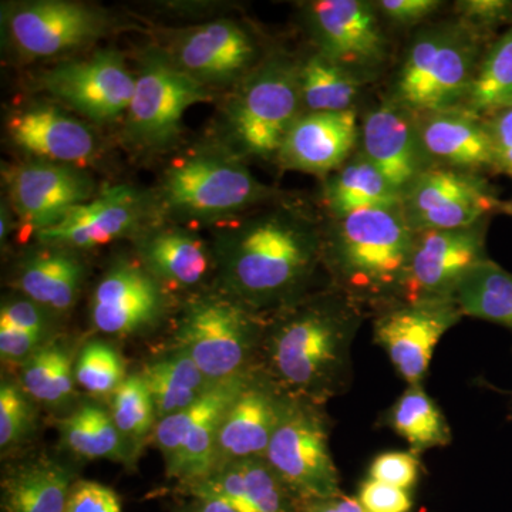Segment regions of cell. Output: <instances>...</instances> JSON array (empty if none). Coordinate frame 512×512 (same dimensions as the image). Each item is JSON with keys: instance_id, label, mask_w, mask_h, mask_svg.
Listing matches in <instances>:
<instances>
[{"instance_id": "6da1fadb", "label": "cell", "mask_w": 512, "mask_h": 512, "mask_svg": "<svg viewBox=\"0 0 512 512\" xmlns=\"http://www.w3.org/2000/svg\"><path fill=\"white\" fill-rule=\"evenodd\" d=\"M323 244L318 225L305 212L292 207L261 212L221 235L225 284L252 305L282 301L312 274Z\"/></svg>"}, {"instance_id": "7a4b0ae2", "label": "cell", "mask_w": 512, "mask_h": 512, "mask_svg": "<svg viewBox=\"0 0 512 512\" xmlns=\"http://www.w3.org/2000/svg\"><path fill=\"white\" fill-rule=\"evenodd\" d=\"M414 237L402 205L367 208L333 220L323 254L350 301L399 302Z\"/></svg>"}, {"instance_id": "3957f363", "label": "cell", "mask_w": 512, "mask_h": 512, "mask_svg": "<svg viewBox=\"0 0 512 512\" xmlns=\"http://www.w3.org/2000/svg\"><path fill=\"white\" fill-rule=\"evenodd\" d=\"M484 40L458 19L420 30L407 47L389 99L416 117L463 109Z\"/></svg>"}, {"instance_id": "277c9868", "label": "cell", "mask_w": 512, "mask_h": 512, "mask_svg": "<svg viewBox=\"0 0 512 512\" xmlns=\"http://www.w3.org/2000/svg\"><path fill=\"white\" fill-rule=\"evenodd\" d=\"M359 325L356 303L345 295L296 311L272 336V363L282 382L329 393L349 370L350 343Z\"/></svg>"}, {"instance_id": "5b68a950", "label": "cell", "mask_w": 512, "mask_h": 512, "mask_svg": "<svg viewBox=\"0 0 512 512\" xmlns=\"http://www.w3.org/2000/svg\"><path fill=\"white\" fill-rule=\"evenodd\" d=\"M275 191L256 180L231 148L204 147L177 158L165 171L160 200L181 220L214 222L237 217Z\"/></svg>"}, {"instance_id": "8992f818", "label": "cell", "mask_w": 512, "mask_h": 512, "mask_svg": "<svg viewBox=\"0 0 512 512\" xmlns=\"http://www.w3.org/2000/svg\"><path fill=\"white\" fill-rule=\"evenodd\" d=\"M299 67L291 57L271 56L237 84L224 124L239 153L264 160L278 157L289 130L305 113Z\"/></svg>"}, {"instance_id": "52a82bcc", "label": "cell", "mask_w": 512, "mask_h": 512, "mask_svg": "<svg viewBox=\"0 0 512 512\" xmlns=\"http://www.w3.org/2000/svg\"><path fill=\"white\" fill-rule=\"evenodd\" d=\"M210 97L207 87L177 67L164 49L147 50L124 117V134L133 146L163 150L180 136L187 110Z\"/></svg>"}, {"instance_id": "ba28073f", "label": "cell", "mask_w": 512, "mask_h": 512, "mask_svg": "<svg viewBox=\"0 0 512 512\" xmlns=\"http://www.w3.org/2000/svg\"><path fill=\"white\" fill-rule=\"evenodd\" d=\"M248 383L244 373L214 383L192 406L158 421L154 441L167 460L168 476L188 485L211 476L222 420Z\"/></svg>"}, {"instance_id": "9c48e42d", "label": "cell", "mask_w": 512, "mask_h": 512, "mask_svg": "<svg viewBox=\"0 0 512 512\" xmlns=\"http://www.w3.org/2000/svg\"><path fill=\"white\" fill-rule=\"evenodd\" d=\"M265 460L292 493L308 501L340 494L328 429L312 406L289 402L266 450Z\"/></svg>"}, {"instance_id": "30bf717a", "label": "cell", "mask_w": 512, "mask_h": 512, "mask_svg": "<svg viewBox=\"0 0 512 512\" xmlns=\"http://www.w3.org/2000/svg\"><path fill=\"white\" fill-rule=\"evenodd\" d=\"M303 20L316 52L369 82L389 57L375 2L315 0L303 6Z\"/></svg>"}, {"instance_id": "8fae6325", "label": "cell", "mask_w": 512, "mask_h": 512, "mask_svg": "<svg viewBox=\"0 0 512 512\" xmlns=\"http://www.w3.org/2000/svg\"><path fill=\"white\" fill-rule=\"evenodd\" d=\"M484 174L431 167L402 195V211L414 234L433 229L471 227L488 220L501 205Z\"/></svg>"}, {"instance_id": "7c38bea8", "label": "cell", "mask_w": 512, "mask_h": 512, "mask_svg": "<svg viewBox=\"0 0 512 512\" xmlns=\"http://www.w3.org/2000/svg\"><path fill=\"white\" fill-rule=\"evenodd\" d=\"M255 323L231 299L202 298L185 312L177 340L211 383L242 373L254 343Z\"/></svg>"}, {"instance_id": "4fadbf2b", "label": "cell", "mask_w": 512, "mask_h": 512, "mask_svg": "<svg viewBox=\"0 0 512 512\" xmlns=\"http://www.w3.org/2000/svg\"><path fill=\"white\" fill-rule=\"evenodd\" d=\"M10 45L28 59H46L90 45L109 28L106 15L72 0H35L3 8Z\"/></svg>"}, {"instance_id": "5bb4252c", "label": "cell", "mask_w": 512, "mask_h": 512, "mask_svg": "<svg viewBox=\"0 0 512 512\" xmlns=\"http://www.w3.org/2000/svg\"><path fill=\"white\" fill-rule=\"evenodd\" d=\"M488 222L416 234L399 303L453 299L468 272L488 259Z\"/></svg>"}, {"instance_id": "9a60e30c", "label": "cell", "mask_w": 512, "mask_h": 512, "mask_svg": "<svg viewBox=\"0 0 512 512\" xmlns=\"http://www.w3.org/2000/svg\"><path fill=\"white\" fill-rule=\"evenodd\" d=\"M42 89L94 123L126 117L136 89L123 55L100 50L84 59L64 62L42 76Z\"/></svg>"}, {"instance_id": "2e32d148", "label": "cell", "mask_w": 512, "mask_h": 512, "mask_svg": "<svg viewBox=\"0 0 512 512\" xmlns=\"http://www.w3.org/2000/svg\"><path fill=\"white\" fill-rule=\"evenodd\" d=\"M461 316L454 299L397 303L376 319L375 340L404 382L419 386L429 372L436 346Z\"/></svg>"}, {"instance_id": "e0dca14e", "label": "cell", "mask_w": 512, "mask_h": 512, "mask_svg": "<svg viewBox=\"0 0 512 512\" xmlns=\"http://www.w3.org/2000/svg\"><path fill=\"white\" fill-rule=\"evenodd\" d=\"M164 50L177 67L207 89L239 84L258 66L254 37L234 20L177 30Z\"/></svg>"}, {"instance_id": "ac0fdd59", "label": "cell", "mask_w": 512, "mask_h": 512, "mask_svg": "<svg viewBox=\"0 0 512 512\" xmlns=\"http://www.w3.org/2000/svg\"><path fill=\"white\" fill-rule=\"evenodd\" d=\"M3 178L10 205L29 234L53 227L73 208L92 200L96 187L82 168L39 158L9 167Z\"/></svg>"}, {"instance_id": "d6986e66", "label": "cell", "mask_w": 512, "mask_h": 512, "mask_svg": "<svg viewBox=\"0 0 512 512\" xmlns=\"http://www.w3.org/2000/svg\"><path fill=\"white\" fill-rule=\"evenodd\" d=\"M147 214L148 202L141 192L128 185H113L36 235L49 247L96 248L138 231Z\"/></svg>"}, {"instance_id": "ffe728a7", "label": "cell", "mask_w": 512, "mask_h": 512, "mask_svg": "<svg viewBox=\"0 0 512 512\" xmlns=\"http://www.w3.org/2000/svg\"><path fill=\"white\" fill-rule=\"evenodd\" d=\"M360 153L400 194L430 165L421 147L417 117L392 99L367 111L360 126Z\"/></svg>"}, {"instance_id": "44dd1931", "label": "cell", "mask_w": 512, "mask_h": 512, "mask_svg": "<svg viewBox=\"0 0 512 512\" xmlns=\"http://www.w3.org/2000/svg\"><path fill=\"white\" fill-rule=\"evenodd\" d=\"M163 308L160 282L147 269L119 262L94 289L93 325L106 335H130L153 325Z\"/></svg>"}, {"instance_id": "7402d4cb", "label": "cell", "mask_w": 512, "mask_h": 512, "mask_svg": "<svg viewBox=\"0 0 512 512\" xmlns=\"http://www.w3.org/2000/svg\"><path fill=\"white\" fill-rule=\"evenodd\" d=\"M359 137L356 109L303 113L289 130L278 160L288 170L329 177L352 158Z\"/></svg>"}, {"instance_id": "603a6c76", "label": "cell", "mask_w": 512, "mask_h": 512, "mask_svg": "<svg viewBox=\"0 0 512 512\" xmlns=\"http://www.w3.org/2000/svg\"><path fill=\"white\" fill-rule=\"evenodd\" d=\"M421 147L431 167L468 173L495 171L487 121L466 109L417 117Z\"/></svg>"}, {"instance_id": "cb8c5ba5", "label": "cell", "mask_w": 512, "mask_h": 512, "mask_svg": "<svg viewBox=\"0 0 512 512\" xmlns=\"http://www.w3.org/2000/svg\"><path fill=\"white\" fill-rule=\"evenodd\" d=\"M13 143L39 160L79 165L96 156L97 140L83 121L50 104H37L8 121Z\"/></svg>"}, {"instance_id": "d4e9b609", "label": "cell", "mask_w": 512, "mask_h": 512, "mask_svg": "<svg viewBox=\"0 0 512 512\" xmlns=\"http://www.w3.org/2000/svg\"><path fill=\"white\" fill-rule=\"evenodd\" d=\"M288 404L274 390L248 383L222 420L215 468L245 458H265Z\"/></svg>"}, {"instance_id": "484cf974", "label": "cell", "mask_w": 512, "mask_h": 512, "mask_svg": "<svg viewBox=\"0 0 512 512\" xmlns=\"http://www.w3.org/2000/svg\"><path fill=\"white\" fill-rule=\"evenodd\" d=\"M197 498H214L237 512H295L292 491L264 457L245 458L215 468L211 476L190 485Z\"/></svg>"}, {"instance_id": "4316f807", "label": "cell", "mask_w": 512, "mask_h": 512, "mask_svg": "<svg viewBox=\"0 0 512 512\" xmlns=\"http://www.w3.org/2000/svg\"><path fill=\"white\" fill-rule=\"evenodd\" d=\"M83 275L82 261L72 249L46 245L20 265L18 286L43 309L66 312L76 302Z\"/></svg>"}, {"instance_id": "83f0119b", "label": "cell", "mask_w": 512, "mask_h": 512, "mask_svg": "<svg viewBox=\"0 0 512 512\" xmlns=\"http://www.w3.org/2000/svg\"><path fill=\"white\" fill-rule=\"evenodd\" d=\"M138 252L154 278L174 285L198 284L210 268L204 242L184 228L148 229L138 239Z\"/></svg>"}, {"instance_id": "f1b7e54d", "label": "cell", "mask_w": 512, "mask_h": 512, "mask_svg": "<svg viewBox=\"0 0 512 512\" xmlns=\"http://www.w3.org/2000/svg\"><path fill=\"white\" fill-rule=\"evenodd\" d=\"M72 473L59 461L39 457L13 468L2 481L3 512H64Z\"/></svg>"}, {"instance_id": "f546056e", "label": "cell", "mask_w": 512, "mask_h": 512, "mask_svg": "<svg viewBox=\"0 0 512 512\" xmlns=\"http://www.w3.org/2000/svg\"><path fill=\"white\" fill-rule=\"evenodd\" d=\"M322 200L333 220H339L367 208L396 207L402 194L359 151L326 178Z\"/></svg>"}, {"instance_id": "4dcf8cb0", "label": "cell", "mask_w": 512, "mask_h": 512, "mask_svg": "<svg viewBox=\"0 0 512 512\" xmlns=\"http://www.w3.org/2000/svg\"><path fill=\"white\" fill-rule=\"evenodd\" d=\"M305 113H342L355 109L365 80L342 64L315 52L299 67Z\"/></svg>"}, {"instance_id": "1f68e13d", "label": "cell", "mask_w": 512, "mask_h": 512, "mask_svg": "<svg viewBox=\"0 0 512 512\" xmlns=\"http://www.w3.org/2000/svg\"><path fill=\"white\" fill-rule=\"evenodd\" d=\"M141 376L153 396L158 421L183 412L201 399L214 384L195 365L194 360L181 350L173 356L150 363Z\"/></svg>"}, {"instance_id": "d6a6232c", "label": "cell", "mask_w": 512, "mask_h": 512, "mask_svg": "<svg viewBox=\"0 0 512 512\" xmlns=\"http://www.w3.org/2000/svg\"><path fill=\"white\" fill-rule=\"evenodd\" d=\"M453 299L463 315L512 329V274L491 259L468 272Z\"/></svg>"}, {"instance_id": "836d02e7", "label": "cell", "mask_w": 512, "mask_h": 512, "mask_svg": "<svg viewBox=\"0 0 512 512\" xmlns=\"http://www.w3.org/2000/svg\"><path fill=\"white\" fill-rule=\"evenodd\" d=\"M508 107H512V23L485 47L463 109L487 119Z\"/></svg>"}, {"instance_id": "e575fe53", "label": "cell", "mask_w": 512, "mask_h": 512, "mask_svg": "<svg viewBox=\"0 0 512 512\" xmlns=\"http://www.w3.org/2000/svg\"><path fill=\"white\" fill-rule=\"evenodd\" d=\"M387 424L407 440L413 453L447 446L451 441L443 413L421 384L409 386L397 399L387 414Z\"/></svg>"}, {"instance_id": "d590c367", "label": "cell", "mask_w": 512, "mask_h": 512, "mask_svg": "<svg viewBox=\"0 0 512 512\" xmlns=\"http://www.w3.org/2000/svg\"><path fill=\"white\" fill-rule=\"evenodd\" d=\"M59 430L64 446L76 456L89 460H126L123 434L117 429L111 414L99 406L84 404L60 420Z\"/></svg>"}, {"instance_id": "8d00e7d4", "label": "cell", "mask_w": 512, "mask_h": 512, "mask_svg": "<svg viewBox=\"0 0 512 512\" xmlns=\"http://www.w3.org/2000/svg\"><path fill=\"white\" fill-rule=\"evenodd\" d=\"M20 382L23 392L36 402L49 406L66 403L73 394L72 356L55 343L42 346L23 363Z\"/></svg>"}, {"instance_id": "74e56055", "label": "cell", "mask_w": 512, "mask_h": 512, "mask_svg": "<svg viewBox=\"0 0 512 512\" xmlns=\"http://www.w3.org/2000/svg\"><path fill=\"white\" fill-rule=\"evenodd\" d=\"M111 417L123 437L141 439L156 430V404L143 376H128L120 384L113 394Z\"/></svg>"}, {"instance_id": "f35d334b", "label": "cell", "mask_w": 512, "mask_h": 512, "mask_svg": "<svg viewBox=\"0 0 512 512\" xmlns=\"http://www.w3.org/2000/svg\"><path fill=\"white\" fill-rule=\"evenodd\" d=\"M76 382L94 396L116 393L126 379V367L116 349L104 342H92L84 346L76 367Z\"/></svg>"}, {"instance_id": "ab89813d", "label": "cell", "mask_w": 512, "mask_h": 512, "mask_svg": "<svg viewBox=\"0 0 512 512\" xmlns=\"http://www.w3.org/2000/svg\"><path fill=\"white\" fill-rule=\"evenodd\" d=\"M35 414L28 394L16 384L3 382L0 387V447L15 446L32 429Z\"/></svg>"}, {"instance_id": "60d3db41", "label": "cell", "mask_w": 512, "mask_h": 512, "mask_svg": "<svg viewBox=\"0 0 512 512\" xmlns=\"http://www.w3.org/2000/svg\"><path fill=\"white\" fill-rule=\"evenodd\" d=\"M456 19L487 39L490 33L512 23V2L507 0H460L454 5Z\"/></svg>"}, {"instance_id": "b9f144b4", "label": "cell", "mask_w": 512, "mask_h": 512, "mask_svg": "<svg viewBox=\"0 0 512 512\" xmlns=\"http://www.w3.org/2000/svg\"><path fill=\"white\" fill-rule=\"evenodd\" d=\"M370 478L409 491L419 480L420 463L416 453L390 451L380 454L370 466Z\"/></svg>"}, {"instance_id": "7bdbcfd3", "label": "cell", "mask_w": 512, "mask_h": 512, "mask_svg": "<svg viewBox=\"0 0 512 512\" xmlns=\"http://www.w3.org/2000/svg\"><path fill=\"white\" fill-rule=\"evenodd\" d=\"M64 512H121L119 495L96 481L72 485Z\"/></svg>"}, {"instance_id": "ee69618b", "label": "cell", "mask_w": 512, "mask_h": 512, "mask_svg": "<svg viewBox=\"0 0 512 512\" xmlns=\"http://www.w3.org/2000/svg\"><path fill=\"white\" fill-rule=\"evenodd\" d=\"M357 500L367 512H410L413 507L409 491L373 478L360 485Z\"/></svg>"}, {"instance_id": "f6af8a7d", "label": "cell", "mask_w": 512, "mask_h": 512, "mask_svg": "<svg viewBox=\"0 0 512 512\" xmlns=\"http://www.w3.org/2000/svg\"><path fill=\"white\" fill-rule=\"evenodd\" d=\"M380 18L396 26H416L440 9L439 0H379L375 2Z\"/></svg>"}, {"instance_id": "bcb514c9", "label": "cell", "mask_w": 512, "mask_h": 512, "mask_svg": "<svg viewBox=\"0 0 512 512\" xmlns=\"http://www.w3.org/2000/svg\"><path fill=\"white\" fill-rule=\"evenodd\" d=\"M493 144L495 173L512 178V107L485 119Z\"/></svg>"}, {"instance_id": "7dc6e473", "label": "cell", "mask_w": 512, "mask_h": 512, "mask_svg": "<svg viewBox=\"0 0 512 512\" xmlns=\"http://www.w3.org/2000/svg\"><path fill=\"white\" fill-rule=\"evenodd\" d=\"M45 309L28 298L13 299L3 303L0 311V323L15 326L45 336L47 323Z\"/></svg>"}, {"instance_id": "c3c4849f", "label": "cell", "mask_w": 512, "mask_h": 512, "mask_svg": "<svg viewBox=\"0 0 512 512\" xmlns=\"http://www.w3.org/2000/svg\"><path fill=\"white\" fill-rule=\"evenodd\" d=\"M45 336L28 332L15 326L0 323V355L8 362L28 360L37 349H40Z\"/></svg>"}, {"instance_id": "681fc988", "label": "cell", "mask_w": 512, "mask_h": 512, "mask_svg": "<svg viewBox=\"0 0 512 512\" xmlns=\"http://www.w3.org/2000/svg\"><path fill=\"white\" fill-rule=\"evenodd\" d=\"M305 512H367L357 498L339 494L325 500H312L306 504Z\"/></svg>"}, {"instance_id": "f907efd6", "label": "cell", "mask_w": 512, "mask_h": 512, "mask_svg": "<svg viewBox=\"0 0 512 512\" xmlns=\"http://www.w3.org/2000/svg\"><path fill=\"white\" fill-rule=\"evenodd\" d=\"M198 504H195L188 512H237L229 505L222 503L214 498H198Z\"/></svg>"}, {"instance_id": "816d5d0a", "label": "cell", "mask_w": 512, "mask_h": 512, "mask_svg": "<svg viewBox=\"0 0 512 512\" xmlns=\"http://www.w3.org/2000/svg\"><path fill=\"white\" fill-rule=\"evenodd\" d=\"M2 217H0V238L2 242L8 237L10 229L13 227L12 211L8 205L5 207V202H2Z\"/></svg>"}, {"instance_id": "f5cc1de1", "label": "cell", "mask_w": 512, "mask_h": 512, "mask_svg": "<svg viewBox=\"0 0 512 512\" xmlns=\"http://www.w3.org/2000/svg\"><path fill=\"white\" fill-rule=\"evenodd\" d=\"M498 212H503V214L511 215L512 217V198L511 200L501 202Z\"/></svg>"}]
</instances>
